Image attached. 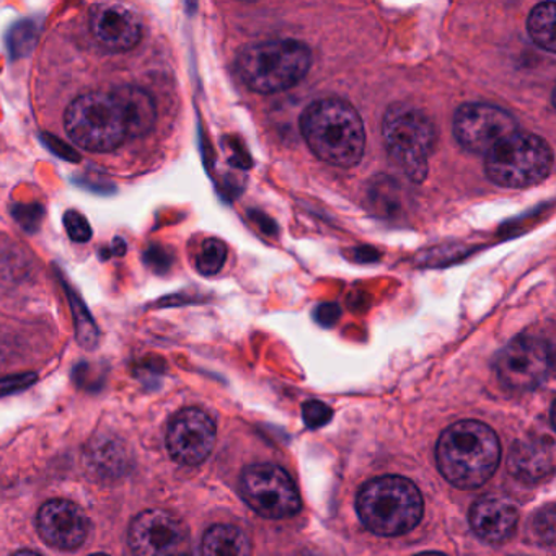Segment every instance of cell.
Masks as SVG:
<instances>
[{"label": "cell", "mask_w": 556, "mask_h": 556, "mask_svg": "<svg viewBox=\"0 0 556 556\" xmlns=\"http://www.w3.org/2000/svg\"><path fill=\"white\" fill-rule=\"evenodd\" d=\"M90 30L103 50L125 53L142 38L141 18L123 4H99L90 12Z\"/></svg>", "instance_id": "cell-14"}, {"label": "cell", "mask_w": 556, "mask_h": 556, "mask_svg": "<svg viewBox=\"0 0 556 556\" xmlns=\"http://www.w3.org/2000/svg\"><path fill=\"white\" fill-rule=\"evenodd\" d=\"M425 504L418 488L408 478H376L364 484L357 496V513L370 532L396 536L418 526Z\"/></svg>", "instance_id": "cell-4"}, {"label": "cell", "mask_w": 556, "mask_h": 556, "mask_svg": "<svg viewBox=\"0 0 556 556\" xmlns=\"http://www.w3.org/2000/svg\"><path fill=\"white\" fill-rule=\"evenodd\" d=\"M240 488L243 500L260 516L282 519L301 509V496L294 481L278 465H250L243 470Z\"/></svg>", "instance_id": "cell-8"}, {"label": "cell", "mask_w": 556, "mask_h": 556, "mask_svg": "<svg viewBox=\"0 0 556 556\" xmlns=\"http://www.w3.org/2000/svg\"><path fill=\"white\" fill-rule=\"evenodd\" d=\"M302 138L325 164L356 167L366 149V131L359 113L341 99L317 100L301 116Z\"/></svg>", "instance_id": "cell-1"}, {"label": "cell", "mask_w": 556, "mask_h": 556, "mask_svg": "<svg viewBox=\"0 0 556 556\" xmlns=\"http://www.w3.org/2000/svg\"><path fill=\"white\" fill-rule=\"evenodd\" d=\"M340 317V308L334 304H324L317 308V320L324 325H333Z\"/></svg>", "instance_id": "cell-30"}, {"label": "cell", "mask_w": 556, "mask_h": 556, "mask_svg": "<svg viewBox=\"0 0 556 556\" xmlns=\"http://www.w3.org/2000/svg\"><path fill=\"white\" fill-rule=\"evenodd\" d=\"M73 298V311L74 318H76L77 338L79 343L84 348H96L97 341H99V331H97L96 321L90 317L89 311L84 307L83 302L76 298Z\"/></svg>", "instance_id": "cell-21"}, {"label": "cell", "mask_w": 556, "mask_h": 556, "mask_svg": "<svg viewBox=\"0 0 556 556\" xmlns=\"http://www.w3.org/2000/svg\"><path fill=\"white\" fill-rule=\"evenodd\" d=\"M64 227L73 242L87 243L92 239V227H90L89 220L77 211L71 210L64 214Z\"/></svg>", "instance_id": "cell-24"}, {"label": "cell", "mask_w": 556, "mask_h": 556, "mask_svg": "<svg viewBox=\"0 0 556 556\" xmlns=\"http://www.w3.org/2000/svg\"><path fill=\"white\" fill-rule=\"evenodd\" d=\"M216 444V425L206 412L185 408L172 418L167 448L178 464H203Z\"/></svg>", "instance_id": "cell-11"}, {"label": "cell", "mask_w": 556, "mask_h": 556, "mask_svg": "<svg viewBox=\"0 0 556 556\" xmlns=\"http://www.w3.org/2000/svg\"><path fill=\"white\" fill-rule=\"evenodd\" d=\"M452 131L462 149L486 155L494 146L517 131L514 116L490 103H465L455 112Z\"/></svg>", "instance_id": "cell-10"}, {"label": "cell", "mask_w": 556, "mask_h": 556, "mask_svg": "<svg viewBox=\"0 0 556 556\" xmlns=\"http://www.w3.org/2000/svg\"><path fill=\"white\" fill-rule=\"evenodd\" d=\"M387 152L409 180H425L429 159L438 144V129L425 110L408 103H395L382 122Z\"/></svg>", "instance_id": "cell-5"}, {"label": "cell", "mask_w": 556, "mask_h": 556, "mask_svg": "<svg viewBox=\"0 0 556 556\" xmlns=\"http://www.w3.org/2000/svg\"><path fill=\"white\" fill-rule=\"evenodd\" d=\"M67 136L84 151L105 154L128 139L122 110L112 92H89L77 97L64 118Z\"/></svg>", "instance_id": "cell-7"}, {"label": "cell", "mask_w": 556, "mask_h": 556, "mask_svg": "<svg viewBox=\"0 0 556 556\" xmlns=\"http://www.w3.org/2000/svg\"><path fill=\"white\" fill-rule=\"evenodd\" d=\"M312 66L307 45L295 40H273L250 45L236 61L239 79L256 93H278L298 86Z\"/></svg>", "instance_id": "cell-3"}, {"label": "cell", "mask_w": 556, "mask_h": 556, "mask_svg": "<svg viewBox=\"0 0 556 556\" xmlns=\"http://www.w3.org/2000/svg\"><path fill=\"white\" fill-rule=\"evenodd\" d=\"M12 556H43L38 552H34V549H21V552L15 553Z\"/></svg>", "instance_id": "cell-31"}, {"label": "cell", "mask_w": 556, "mask_h": 556, "mask_svg": "<svg viewBox=\"0 0 556 556\" xmlns=\"http://www.w3.org/2000/svg\"><path fill=\"white\" fill-rule=\"evenodd\" d=\"M416 556H445V555H442V553H421V555H416Z\"/></svg>", "instance_id": "cell-33"}, {"label": "cell", "mask_w": 556, "mask_h": 556, "mask_svg": "<svg viewBox=\"0 0 556 556\" xmlns=\"http://www.w3.org/2000/svg\"><path fill=\"white\" fill-rule=\"evenodd\" d=\"M45 144L48 146L53 154H56L58 157L66 159V161L71 162H79V155L74 151L70 146L64 144L63 141H60L58 138H53V136H43Z\"/></svg>", "instance_id": "cell-29"}, {"label": "cell", "mask_w": 556, "mask_h": 556, "mask_svg": "<svg viewBox=\"0 0 556 556\" xmlns=\"http://www.w3.org/2000/svg\"><path fill=\"white\" fill-rule=\"evenodd\" d=\"M184 523L164 509L144 510L129 529V545L138 556H170L184 552Z\"/></svg>", "instance_id": "cell-12"}, {"label": "cell", "mask_w": 556, "mask_h": 556, "mask_svg": "<svg viewBox=\"0 0 556 556\" xmlns=\"http://www.w3.org/2000/svg\"><path fill=\"white\" fill-rule=\"evenodd\" d=\"M516 506L506 497H480L470 509V523L473 532L484 542L501 543L513 536L517 527Z\"/></svg>", "instance_id": "cell-15"}, {"label": "cell", "mask_w": 556, "mask_h": 556, "mask_svg": "<svg viewBox=\"0 0 556 556\" xmlns=\"http://www.w3.org/2000/svg\"><path fill=\"white\" fill-rule=\"evenodd\" d=\"M37 376L35 374H22V376L8 377V379H0V395H8V393L15 392V390L25 389L35 382Z\"/></svg>", "instance_id": "cell-28"}, {"label": "cell", "mask_w": 556, "mask_h": 556, "mask_svg": "<svg viewBox=\"0 0 556 556\" xmlns=\"http://www.w3.org/2000/svg\"><path fill=\"white\" fill-rule=\"evenodd\" d=\"M123 454L125 452L119 448L118 444L112 441L102 442V444L96 445V447L90 451V462H92L93 468L96 470L102 471L103 465L105 462H109V467L105 468V471H116L118 470V464H123Z\"/></svg>", "instance_id": "cell-23"}, {"label": "cell", "mask_w": 556, "mask_h": 556, "mask_svg": "<svg viewBox=\"0 0 556 556\" xmlns=\"http://www.w3.org/2000/svg\"><path fill=\"white\" fill-rule=\"evenodd\" d=\"M331 416H333V412H331L330 406L318 402V400H311V402L304 403V406H302V418H304V422L308 428L315 429L327 425Z\"/></svg>", "instance_id": "cell-25"}, {"label": "cell", "mask_w": 556, "mask_h": 556, "mask_svg": "<svg viewBox=\"0 0 556 556\" xmlns=\"http://www.w3.org/2000/svg\"><path fill=\"white\" fill-rule=\"evenodd\" d=\"M90 556H109V555H103V553H97V555H90Z\"/></svg>", "instance_id": "cell-35"}, {"label": "cell", "mask_w": 556, "mask_h": 556, "mask_svg": "<svg viewBox=\"0 0 556 556\" xmlns=\"http://www.w3.org/2000/svg\"><path fill=\"white\" fill-rule=\"evenodd\" d=\"M14 217H17L18 224L27 232H37L43 217V207L38 204H17L14 207Z\"/></svg>", "instance_id": "cell-26"}, {"label": "cell", "mask_w": 556, "mask_h": 556, "mask_svg": "<svg viewBox=\"0 0 556 556\" xmlns=\"http://www.w3.org/2000/svg\"><path fill=\"white\" fill-rule=\"evenodd\" d=\"M38 25L31 21L22 22L15 25L12 34L9 35V47L15 56H24L37 43Z\"/></svg>", "instance_id": "cell-22"}, {"label": "cell", "mask_w": 556, "mask_h": 556, "mask_svg": "<svg viewBox=\"0 0 556 556\" xmlns=\"http://www.w3.org/2000/svg\"><path fill=\"white\" fill-rule=\"evenodd\" d=\"M299 556H325V555H320V553L305 552V553H301V555H299Z\"/></svg>", "instance_id": "cell-32"}, {"label": "cell", "mask_w": 556, "mask_h": 556, "mask_svg": "<svg viewBox=\"0 0 556 556\" xmlns=\"http://www.w3.org/2000/svg\"><path fill=\"white\" fill-rule=\"evenodd\" d=\"M555 21L556 5L553 2L536 5L530 12L529 21H527V31H529L530 40L536 47L552 54L556 51Z\"/></svg>", "instance_id": "cell-19"}, {"label": "cell", "mask_w": 556, "mask_h": 556, "mask_svg": "<svg viewBox=\"0 0 556 556\" xmlns=\"http://www.w3.org/2000/svg\"><path fill=\"white\" fill-rule=\"evenodd\" d=\"M555 464L552 439L526 438L514 444L507 465L514 477L533 483L548 477Z\"/></svg>", "instance_id": "cell-16"}, {"label": "cell", "mask_w": 556, "mask_h": 556, "mask_svg": "<svg viewBox=\"0 0 556 556\" xmlns=\"http://www.w3.org/2000/svg\"><path fill=\"white\" fill-rule=\"evenodd\" d=\"M227 260L226 243L217 239L204 240L197 255V269L203 276H214L224 268Z\"/></svg>", "instance_id": "cell-20"}, {"label": "cell", "mask_w": 556, "mask_h": 556, "mask_svg": "<svg viewBox=\"0 0 556 556\" xmlns=\"http://www.w3.org/2000/svg\"><path fill=\"white\" fill-rule=\"evenodd\" d=\"M170 556H190V555H188V553L185 552V549H184V552L174 553V555H170Z\"/></svg>", "instance_id": "cell-34"}, {"label": "cell", "mask_w": 556, "mask_h": 556, "mask_svg": "<svg viewBox=\"0 0 556 556\" xmlns=\"http://www.w3.org/2000/svg\"><path fill=\"white\" fill-rule=\"evenodd\" d=\"M533 532L539 536L540 542L553 543L555 540V509L553 506L546 507L533 520Z\"/></svg>", "instance_id": "cell-27"}, {"label": "cell", "mask_w": 556, "mask_h": 556, "mask_svg": "<svg viewBox=\"0 0 556 556\" xmlns=\"http://www.w3.org/2000/svg\"><path fill=\"white\" fill-rule=\"evenodd\" d=\"M116 103L122 110L128 138H142L155 128L157 106L154 99L141 87L122 86L113 90Z\"/></svg>", "instance_id": "cell-17"}, {"label": "cell", "mask_w": 556, "mask_h": 556, "mask_svg": "<svg viewBox=\"0 0 556 556\" xmlns=\"http://www.w3.org/2000/svg\"><path fill=\"white\" fill-rule=\"evenodd\" d=\"M548 142L530 132L516 131L484 155L486 177L497 187L520 190L546 180L552 172Z\"/></svg>", "instance_id": "cell-6"}, {"label": "cell", "mask_w": 556, "mask_h": 556, "mask_svg": "<svg viewBox=\"0 0 556 556\" xmlns=\"http://www.w3.org/2000/svg\"><path fill=\"white\" fill-rule=\"evenodd\" d=\"M552 369V350L543 338L520 334L514 338L496 359V372L513 392L536 389Z\"/></svg>", "instance_id": "cell-9"}, {"label": "cell", "mask_w": 556, "mask_h": 556, "mask_svg": "<svg viewBox=\"0 0 556 556\" xmlns=\"http://www.w3.org/2000/svg\"><path fill=\"white\" fill-rule=\"evenodd\" d=\"M203 556H252V543L243 530L236 526H213L201 543Z\"/></svg>", "instance_id": "cell-18"}, {"label": "cell", "mask_w": 556, "mask_h": 556, "mask_svg": "<svg viewBox=\"0 0 556 556\" xmlns=\"http://www.w3.org/2000/svg\"><path fill=\"white\" fill-rule=\"evenodd\" d=\"M38 532L48 545L76 549L89 535L90 520L77 504L66 500L48 501L38 513Z\"/></svg>", "instance_id": "cell-13"}, {"label": "cell", "mask_w": 556, "mask_h": 556, "mask_svg": "<svg viewBox=\"0 0 556 556\" xmlns=\"http://www.w3.org/2000/svg\"><path fill=\"white\" fill-rule=\"evenodd\" d=\"M435 458L439 470L454 486L478 488L493 477L500 465V439L484 422L458 421L442 432Z\"/></svg>", "instance_id": "cell-2"}]
</instances>
